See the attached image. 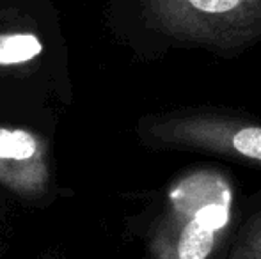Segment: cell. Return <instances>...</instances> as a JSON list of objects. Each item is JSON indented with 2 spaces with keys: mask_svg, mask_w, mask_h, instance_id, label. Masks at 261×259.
<instances>
[{
  "mask_svg": "<svg viewBox=\"0 0 261 259\" xmlns=\"http://www.w3.org/2000/svg\"><path fill=\"white\" fill-rule=\"evenodd\" d=\"M36 151L38 144L31 133L0 128V160H29Z\"/></svg>",
  "mask_w": 261,
  "mask_h": 259,
  "instance_id": "obj_6",
  "label": "cell"
},
{
  "mask_svg": "<svg viewBox=\"0 0 261 259\" xmlns=\"http://www.w3.org/2000/svg\"><path fill=\"white\" fill-rule=\"evenodd\" d=\"M224 259H261V190L238 211Z\"/></svg>",
  "mask_w": 261,
  "mask_h": 259,
  "instance_id": "obj_4",
  "label": "cell"
},
{
  "mask_svg": "<svg viewBox=\"0 0 261 259\" xmlns=\"http://www.w3.org/2000/svg\"><path fill=\"white\" fill-rule=\"evenodd\" d=\"M146 9L176 45L237 57L261 43V0H146Z\"/></svg>",
  "mask_w": 261,
  "mask_h": 259,
  "instance_id": "obj_2",
  "label": "cell"
},
{
  "mask_svg": "<svg viewBox=\"0 0 261 259\" xmlns=\"http://www.w3.org/2000/svg\"><path fill=\"white\" fill-rule=\"evenodd\" d=\"M43 45L34 34H4L0 36V64H21L34 59Z\"/></svg>",
  "mask_w": 261,
  "mask_h": 259,
  "instance_id": "obj_5",
  "label": "cell"
},
{
  "mask_svg": "<svg viewBox=\"0 0 261 259\" xmlns=\"http://www.w3.org/2000/svg\"><path fill=\"white\" fill-rule=\"evenodd\" d=\"M160 148L199 151L261 170V119L217 107H183L148 126Z\"/></svg>",
  "mask_w": 261,
  "mask_h": 259,
  "instance_id": "obj_3",
  "label": "cell"
},
{
  "mask_svg": "<svg viewBox=\"0 0 261 259\" xmlns=\"http://www.w3.org/2000/svg\"><path fill=\"white\" fill-rule=\"evenodd\" d=\"M229 174L217 167L190 169L167 194L155 259H224L238 211Z\"/></svg>",
  "mask_w": 261,
  "mask_h": 259,
  "instance_id": "obj_1",
  "label": "cell"
}]
</instances>
